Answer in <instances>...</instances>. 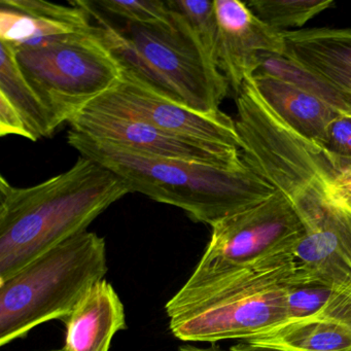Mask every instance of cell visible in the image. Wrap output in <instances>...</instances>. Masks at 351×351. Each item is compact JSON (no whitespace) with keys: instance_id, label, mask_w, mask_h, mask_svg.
<instances>
[{"instance_id":"cell-17","label":"cell","mask_w":351,"mask_h":351,"mask_svg":"<svg viewBox=\"0 0 351 351\" xmlns=\"http://www.w3.org/2000/svg\"><path fill=\"white\" fill-rule=\"evenodd\" d=\"M302 319L326 320L351 328V293L314 281L295 285L287 293V322Z\"/></svg>"},{"instance_id":"cell-16","label":"cell","mask_w":351,"mask_h":351,"mask_svg":"<svg viewBox=\"0 0 351 351\" xmlns=\"http://www.w3.org/2000/svg\"><path fill=\"white\" fill-rule=\"evenodd\" d=\"M0 94L21 114L34 141L56 131L52 114L20 69L13 47L3 40H0Z\"/></svg>"},{"instance_id":"cell-11","label":"cell","mask_w":351,"mask_h":351,"mask_svg":"<svg viewBox=\"0 0 351 351\" xmlns=\"http://www.w3.org/2000/svg\"><path fill=\"white\" fill-rule=\"evenodd\" d=\"M293 256L310 281L351 293V210L340 206L306 228Z\"/></svg>"},{"instance_id":"cell-9","label":"cell","mask_w":351,"mask_h":351,"mask_svg":"<svg viewBox=\"0 0 351 351\" xmlns=\"http://www.w3.org/2000/svg\"><path fill=\"white\" fill-rule=\"evenodd\" d=\"M69 124L71 130L90 138L152 157L198 162L234 171L247 168L239 149L178 136L134 119L84 110Z\"/></svg>"},{"instance_id":"cell-18","label":"cell","mask_w":351,"mask_h":351,"mask_svg":"<svg viewBox=\"0 0 351 351\" xmlns=\"http://www.w3.org/2000/svg\"><path fill=\"white\" fill-rule=\"evenodd\" d=\"M256 73H268L289 82L326 102L339 114L351 117L350 95L343 93L326 80L285 56L263 53L261 54L260 69Z\"/></svg>"},{"instance_id":"cell-4","label":"cell","mask_w":351,"mask_h":351,"mask_svg":"<svg viewBox=\"0 0 351 351\" xmlns=\"http://www.w3.org/2000/svg\"><path fill=\"white\" fill-rule=\"evenodd\" d=\"M98 21V32L123 71L163 97L195 112H219L229 91L186 20L171 10V24L108 21L89 1H79ZM168 5V3H167Z\"/></svg>"},{"instance_id":"cell-1","label":"cell","mask_w":351,"mask_h":351,"mask_svg":"<svg viewBox=\"0 0 351 351\" xmlns=\"http://www.w3.org/2000/svg\"><path fill=\"white\" fill-rule=\"evenodd\" d=\"M309 277L293 254L243 266L198 263L167 302L169 330L186 343L246 340L287 319V293Z\"/></svg>"},{"instance_id":"cell-7","label":"cell","mask_w":351,"mask_h":351,"mask_svg":"<svg viewBox=\"0 0 351 351\" xmlns=\"http://www.w3.org/2000/svg\"><path fill=\"white\" fill-rule=\"evenodd\" d=\"M211 228L210 241L199 262L208 266H243L278 254H293L305 235L301 219L279 191Z\"/></svg>"},{"instance_id":"cell-25","label":"cell","mask_w":351,"mask_h":351,"mask_svg":"<svg viewBox=\"0 0 351 351\" xmlns=\"http://www.w3.org/2000/svg\"><path fill=\"white\" fill-rule=\"evenodd\" d=\"M330 191L335 200L351 210V164L339 170Z\"/></svg>"},{"instance_id":"cell-12","label":"cell","mask_w":351,"mask_h":351,"mask_svg":"<svg viewBox=\"0 0 351 351\" xmlns=\"http://www.w3.org/2000/svg\"><path fill=\"white\" fill-rule=\"evenodd\" d=\"M285 56L351 96L350 28L285 30Z\"/></svg>"},{"instance_id":"cell-3","label":"cell","mask_w":351,"mask_h":351,"mask_svg":"<svg viewBox=\"0 0 351 351\" xmlns=\"http://www.w3.org/2000/svg\"><path fill=\"white\" fill-rule=\"evenodd\" d=\"M67 141L82 157L117 174L130 193L178 207L197 223L213 226L276 193L250 167L234 171L198 162L152 157L73 130Z\"/></svg>"},{"instance_id":"cell-14","label":"cell","mask_w":351,"mask_h":351,"mask_svg":"<svg viewBox=\"0 0 351 351\" xmlns=\"http://www.w3.org/2000/svg\"><path fill=\"white\" fill-rule=\"evenodd\" d=\"M265 101L300 134L322 147L330 123L341 116L332 106L297 86L268 73L252 77Z\"/></svg>"},{"instance_id":"cell-5","label":"cell","mask_w":351,"mask_h":351,"mask_svg":"<svg viewBox=\"0 0 351 351\" xmlns=\"http://www.w3.org/2000/svg\"><path fill=\"white\" fill-rule=\"evenodd\" d=\"M108 271L104 238L85 231L0 281V346L65 319Z\"/></svg>"},{"instance_id":"cell-6","label":"cell","mask_w":351,"mask_h":351,"mask_svg":"<svg viewBox=\"0 0 351 351\" xmlns=\"http://www.w3.org/2000/svg\"><path fill=\"white\" fill-rule=\"evenodd\" d=\"M12 47L24 77L52 114L57 128L122 80V67L97 26Z\"/></svg>"},{"instance_id":"cell-2","label":"cell","mask_w":351,"mask_h":351,"mask_svg":"<svg viewBox=\"0 0 351 351\" xmlns=\"http://www.w3.org/2000/svg\"><path fill=\"white\" fill-rule=\"evenodd\" d=\"M129 193L117 174L82 156L71 169L29 188H16L1 176L0 281L87 231Z\"/></svg>"},{"instance_id":"cell-24","label":"cell","mask_w":351,"mask_h":351,"mask_svg":"<svg viewBox=\"0 0 351 351\" xmlns=\"http://www.w3.org/2000/svg\"><path fill=\"white\" fill-rule=\"evenodd\" d=\"M0 135H18L34 141L21 114L3 94H0Z\"/></svg>"},{"instance_id":"cell-22","label":"cell","mask_w":351,"mask_h":351,"mask_svg":"<svg viewBox=\"0 0 351 351\" xmlns=\"http://www.w3.org/2000/svg\"><path fill=\"white\" fill-rule=\"evenodd\" d=\"M71 3L73 7L69 8L38 0H1L0 7L15 10L32 17L55 20L79 27L91 25L89 12L82 7L79 1Z\"/></svg>"},{"instance_id":"cell-13","label":"cell","mask_w":351,"mask_h":351,"mask_svg":"<svg viewBox=\"0 0 351 351\" xmlns=\"http://www.w3.org/2000/svg\"><path fill=\"white\" fill-rule=\"evenodd\" d=\"M65 351H110L112 338L126 328L125 308L106 279L96 283L65 320Z\"/></svg>"},{"instance_id":"cell-15","label":"cell","mask_w":351,"mask_h":351,"mask_svg":"<svg viewBox=\"0 0 351 351\" xmlns=\"http://www.w3.org/2000/svg\"><path fill=\"white\" fill-rule=\"evenodd\" d=\"M242 343L254 351H351V328L326 320H295Z\"/></svg>"},{"instance_id":"cell-19","label":"cell","mask_w":351,"mask_h":351,"mask_svg":"<svg viewBox=\"0 0 351 351\" xmlns=\"http://www.w3.org/2000/svg\"><path fill=\"white\" fill-rule=\"evenodd\" d=\"M246 5L263 22L285 32L302 27L335 3L332 0H250Z\"/></svg>"},{"instance_id":"cell-21","label":"cell","mask_w":351,"mask_h":351,"mask_svg":"<svg viewBox=\"0 0 351 351\" xmlns=\"http://www.w3.org/2000/svg\"><path fill=\"white\" fill-rule=\"evenodd\" d=\"M90 3L98 11L120 18L127 23L152 25L173 22V13L167 1L161 0H104Z\"/></svg>"},{"instance_id":"cell-8","label":"cell","mask_w":351,"mask_h":351,"mask_svg":"<svg viewBox=\"0 0 351 351\" xmlns=\"http://www.w3.org/2000/svg\"><path fill=\"white\" fill-rule=\"evenodd\" d=\"M85 110L134 119L171 134L241 151L235 121L225 112L202 114L167 99L123 71L122 80Z\"/></svg>"},{"instance_id":"cell-26","label":"cell","mask_w":351,"mask_h":351,"mask_svg":"<svg viewBox=\"0 0 351 351\" xmlns=\"http://www.w3.org/2000/svg\"><path fill=\"white\" fill-rule=\"evenodd\" d=\"M178 351H223L221 350L219 347L211 345L209 347H198L196 345L190 344V343H186V344L182 345L178 347ZM229 351H235L234 349L230 348Z\"/></svg>"},{"instance_id":"cell-20","label":"cell","mask_w":351,"mask_h":351,"mask_svg":"<svg viewBox=\"0 0 351 351\" xmlns=\"http://www.w3.org/2000/svg\"><path fill=\"white\" fill-rule=\"evenodd\" d=\"M167 3L186 20L209 60L217 66V21L213 1L168 0Z\"/></svg>"},{"instance_id":"cell-23","label":"cell","mask_w":351,"mask_h":351,"mask_svg":"<svg viewBox=\"0 0 351 351\" xmlns=\"http://www.w3.org/2000/svg\"><path fill=\"white\" fill-rule=\"evenodd\" d=\"M322 147L339 161L351 164V117L341 114L330 123Z\"/></svg>"},{"instance_id":"cell-10","label":"cell","mask_w":351,"mask_h":351,"mask_svg":"<svg viewBox=\"0 0 351 351\" xmlns=\"http://www.w3.org/2000/svg\"><path fill=\"white\" fill-rule=\"evenodd\" d=\"M213 3L217 21V67L237 95L244 82L260 69L261 54L285 56V32L263 22L245 3L215 0Z\"/></svg>"},{"instance_id":"cell-27","label":"cell","mask_w":351,"mask_h":351,"mask_svg":"<svg viewBox=\"0 0 351 351\" xmlns=\"http://www.w3.org/2000/svg\"><path fill=\"white\" fill-rule=\"evenodd\" d=\"M49 351H65L64 348L62 349H57V350H49Z\"/></svg>"}]
</instances>
